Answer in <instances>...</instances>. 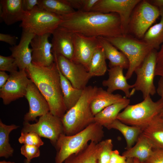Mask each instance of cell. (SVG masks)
Instances as JSON below:
<instances>
[{"mask_svg": "<svg viewBox=\"0 0 163 163\" xmlns=\"http://www.w3.org/2000/svg\"><path fill=\"white\" fill-rule=\"evenodd\" d=\"M26 71L47 101L50 112L62 118L67 111L61 90L58 69L55 62L48 66L32 64Z\"/></svg>", "mask_w": 163, "mask_h": 163, "instance_id": "cell-2", "label": "cell"}, {"mask_svg": "<svg viewBox=\"0 0 163 163\" xmlns=\"http://www.w3.org/2000/svg\"><path fill=\"white\" fill-rule=\"evenodd\" d=\"M62 16L48 11L36 6L31 11L25 12L20 25L22 30L37 35L52 34L59 26Z\"/></svg>", "mask_w": 163, "mask_h": 163, "instance_id": "cell-7", "label": "cell"}, {"mask_svg": "<svg viewBox=\"0 0 163 163\" xmlns=\"http://www.w3.org/2000/svg\"><path fill=\"white\" fill-rule=\"evenodd\" d=\"M157 52L153 50L146 57L141 65L134 72L136 78L133 89L140 91L143 99L149 96L154 95L156 90L154 83Z\"/></svg>", "mask_w": 163, "mask_h": 163, "instance_id": "cell-10", "label": "cell"}, {"mask_svg": "<svg viewBox=\"0 0 163 163\" xmlns=\"http://www.w3.org/2000/svg\"><path fill=\"white\" fill-rule=\"evenodd\" d=\"M144 163H163V149H154L151 155Z\"/></svg>", "mask_w": 163, "mask_h": 163, "instance_id": "cell-38", "label": "cell"}, {"mask_svg": "<svg viewBox=\"0 0 163 163\" xmlns=\"http://www.w3.org/2000/svg\"><path fill=\"white\" fill-rule=\"evenodd\" d=\"M127 158L120 155L117 150H113L111 153L109 163H126Z\"/></svg>", "mask_w": 163, "mask_h": 163, "instance_id": "cell-39", "label": "cell"}, {"mask_svg": "<svg viewBox=\"0 0 163 163\" xmlns=\"http://www.w3.org/2000/svg\"><path fill=\"white\" fill-rule=\"evenodd\" d=\"M97 88L96 86L86 87L83 89L78 102L63 115L61 119L65 134H75L94 122V115L91 110V103Z\"/></svg>", "mask_w": 163, "mask_h": 163, "instance_id": "cell-3", "label": "cell"}, {"mask_svg": "<svg viewBox=\"0 0 163 163\" xmlns=\"http://www.w3.org/2000/svg\"><path fill=\"white\" fill-rule=\"evenodd\" d=\"M24 97L29 104V110L24 116V121H36V118L50 112L46 100L32 81L28 85Z\"/></svg>", "mask_w": 163, "mask_h": 163, "instance_id": "cell-15", "label": "cell"}, {"mask_svg": "<svg viewBox=\"0 0 163 163\" xmlns=\"http://www.w3.org/2000/svg\"><path fill=\"white\" fill-rule=\"evenodd\" d=\"M39 148L33 145L24 144L21 148V153L29 161L34 158L39 157L40 155Z\"/></svg>", "mask_w": 163, "mask_h": 163, "instance_id": "cell-36", "label": "cell"}, {"mask_svg": "<svg viewBox=\"0 0 163 163\" xmlns=\"http://www.w3.org/2000/svg\"><path fill=\"white\" fill-rule=\"evenodd\" d=\"M104 133L103 127L94 122L73 135L62 134L55 146L56 150L55 163H63L69 156L84 148L89 142L99 143L102 141Z\"/></svg>", "mask_w": 163, "mask_h": 163, "instance_id": "cell-4", "label": "cell"}, {"mask_svg": "<svg viewBox=\"0 0 163 163\" xmlns=\"http://www.w3.org/2000/svg\"><path fill=\"white\" fill-rule=\"evenodd\" d=\"M153 149L151 142L142 133L135 144L124 151L122 155L127 158H137L144 163L151 155Z\"/></svg>", "mask_w": 163, "mask_h": 163, "instance_id": "cell-24", "label": "cell"}, {"mask_svg": "<svg viewBox=\"0 0 163 163\" xmlns=\"http://www.w3.org/2000/svg\"><path fill=\"white\" fill-rule=\"evenodd\" d=\"M37 134L34 132H21L18 141L21 144L31 145L39 148L44 142Z\"/></svg>", "mask_w": 163, "mask_h": 163, "instance_id": "cell-34", "label": "cell"}, {"mask_svg": "<svg viewBox=\"0 0 163 163\" xmlns=\"http://www.w3.org/2000/svg\"><path fill=\"white\" fill-rule=\"evenodd\" d=\"M130 102V100L126 97L106 107L94 116V122L107 128L117 119L120 111L129 105Z\"/></svg>", "mask_w": 163, "mask_h": 163, "instance_id": "cell-21", "label": "cell"}, {"mask_svg": "<svg viewBox=\"0 0 163 163\" xmlns=\"http://www.w3.org/2000/svg\"><path fill=\"white\" fill-rule=\"evenodd\" d=\"M140 0H99L91 11L115 13L119 16L123 35L128 34L132 13Z\"/></svg>", "mask_w": 163, "mask_h": 163, "instance_id": "cell-11", "label": "cell"}, {"mask_svg": "<svg viewBox=\"0 0 163 163\" xmlns=\"http://www.w3.org/2000/svg\"><path fill=\"white\" fill-rule=\"evenodd\" d=\"M9 77L5 71H0V89L2 88L6 83Z\"/></svg>", "mask_w": 163, "mask_h": 163, "instance_id": "cell-43", "label": "cell"}, {"mask_svg": "<svg viewBox=\"0 0 163 163\" xmlns=\"http://www.w3.org/2000/svg\"><path fill=\"white\" fill-rule=\"evenodd\" d=\"M149 2L159 9L163 8V0H153L149 1Z\"/></svg>", "mask_w": 163, "mask_h": 163, "instance_id": "cell-44", "label": "cell"}, {"mask_svg": "<svg viewBox=\"0 0 163 163\" xmlns=\"http://www.w3.org/2000/svg\"><path fill=\"white\" fill-rule=\"evenodd\" d=\"M126 97L118 94L110 93L101 87L98 88L91 103L92 112L94 116L106 107L121 101Z\"/></svg>", "mask_w": 163, "mask_h": 163, "instance_id": "cell-26", "label": "cell"}, {"mask_svg": "<svg viewBox=\"0 0 163 163\" xmlns=\"http://www.w3.org/2000/svg\"><path fill=\"white\" fill-rule=\"evenodd\" d=\"M142 134L150 141L154 149H163V121L160 114L142 129Z\"/></svg>", "mask_w": 163, "mask_h": 163, "instance_id": "cell-23", "label": "cell"}, {"mask_svg": "<svg viewBox=\"0 0 163 163\" xmlns=\"http://www.w3.org/2000/svg\"><path fill=\"white\" fill-rule=\"evenodd\" d=\"M160 16L159 9L148 1L141 0L134 9L129 25L131 31L136 37L143 38L151 25Z\"/></svg>", "mask_w": 163, "mask_h": 163, "instance_id": "cell-8", "label": "cell"}, {"mask_svg": "<svg viewBox=\"0 0 163 163\" xmlns=\"http://www.w3.org/2000/svg\"><path fill=\"white\" fill-rule=\"evenodd\" d=\"M51 34L35 35L30 45L32 50V64L38 66H48L54 62V56L52 52V45L49 40Z\"/></svg>", "mask_w": 163, "mask_h": 163, "instance_id": "cell-16", "label": "cell"}, {"mask_svg": "<svg viewBox=\"0 0 163 163\" xmlns=\"http://www.w3.org/2000/svg\"><path fill=\"white\" fill-rule=\"evenodd\" d=\"M31 82L25 70H19L10 73L6 83L0 89V97L3 104H9L24 97L27 88Z\"/></svg>", "mask_w": 163, "mask_h": 163, "instance_id": "cell-13", "label": "cell"}, {"mask_svg": "<svg viewBox=\"0 0 163 163\" xmlns=\"http://www.w3.org/2000/svg\"><path fill=\"white\" fill-rule=\"evenodd\" d=\"M18 66L15 59L11 56L0 55V70L8 71L10 73L18 71Z\"/></svg>", "mask_w": 163, "mask_h": 163, "instance_id": "cell-35", "label": "cell"}, {"mask_svg": "<svg viewBox=\"0 0 163 163\" xmlns=\"http://www.w3.org/2000/svg\"><path fill=\"white\" fill-rule=\"evenodd\" d=\"M101 148L100 142H91L82 150L68 157L63 163H98Z\"/></svg>", "mask_w": 163, "mask_h": 163, "instance_id": "cell-22", "label": "cell"}, {"mask_svg": "<svg viewBox=\"0 0 163 163\" xmlns=\"http://www.w3.org/2000/svg\"><path fill=\"white\" fill-rule=\"evenodd\" d=\"M53 54L57 67L73 86L82 90L87 86L92 77L84 66L61 55Z\"/></svg>", "mask_w": 163, "mask_h": 163, "instance_id": "cell-12", "label": "cell"}, {"mask_svg": "<svg viewBox=\"0 0 163 163\" xmlns=\"http://www.w3.org/2000/svg\"><path fill=\"white\" fill-rule=\"evenodd\" d=\"M107 128L117 130L122 134L126 141V150L130 148L134 145L142 132V129L141 128L127 125L117 119Z\"/></svg>", "mask_w": 163, "mask_h": 163, "instance_id": "cell-28", "label": "cell"}, {"mask_svg": "<svg viewBox=\"0 0 163 163\" xmlns=\"http://www.w3.org/2000/svg\"><path fill=\"white\" fill-rule=\"evenodd\" d=\"M122 68L116 66L107 69L109 77L102 82L104 87H107V91L111 93L117 90L123 91L126 98H130L134 93L135 90L133 89L131 92L129 89L133 88V85H130L127 83V79L124 75Z\"/></svg>", "mask_w": 163, "mask_h": 163, "instance_id": "cell-19", "label": "cell"}, {"mask_svg": "<svg viewBox=\"0 0 163 163\" xmlns=\"http://www.w3.org/2000/svg\"><path fill=\"white\" fill-rule=\"evenodd\" d=\"M163 108V100L154 101L149 96L139 103L128 105L118 115L117 119L127 125L142 129Z\"/></svg>", "mask_w": 163, "mask_h": 163, "instance_id": "cell-6", "label": "cell"}, {"mask_svg": "<svg viewBox=\"0 0 163 163\" xmlns=\"http://www.w3.org/2000/svg\"><path fill=\"white\" fill-rule=\"evenodd\" d=\"M39 4V0H22V9L25 12L32 10Z\"/></svg>", "mask_w": 163, "mask_h": 163, "instance_id": "cell-40", "label": "cell"}, {"mask_svg": "<svg viewBox=\"0 0 163 163\" xmlns=\"http://www.w3.org/2000/svg\"><path fill=\"white\" fill-rule=\"evenodd\" d=\"M30 161H27L26 159H25L24 161V163H30Z\"/></svg>", "mask_w": 163, "mask_h": 163, "instance_id": "cell-48", "label": "cell"}, {"mask_svg": "<svg viewBox=\"0 0 163 163\" xmlns=\"http://www.w3.org/2000/svg\"><path fill=\"white\" fill-rule=\"evenodd\" d=\"M101 149L98 158V163H109L113 145L111 139H107L100 142Z\"/></svg>", "mask_w": 163, "mask_h": 163, "instance_id": "cell-33", "label": "cell"}, {"mask_svg": "<svg viewBox=\"0 0 163 163\" xmlns=\"http://www.w3.org/2000/svg\"><path fill=\"white\" fill-rule=\"evenodd\" d=\"M22 3V0H1L0 21L7 25L21 21L25 13Z\"/></svg>", "mask_w": 163, "mask_h": 163, "instance_id": "cell-20", "label": "cell"}, {"mask_svg": "<svg viewBox=\"0 0 163 163\" xmlns=\"http://www.w3.org/2000/svg\"><path fill=\"white\" fill-rule=\"evenodd\" d=\"M160 22L150 27L145 34L143 40L153 49H158L163 43V8H159Z\"/></svg>", "mask_w": 163, "mask_h": 163, "instance_id": "cell-29", "label": "cell"}, {"mask_svg": "<svg viewBox=\"0 0 163 163\" xmlns=\"http://www.w3.org/2000/svg\"><path fill=\"white\" fill-rule=\"evenodd\" d=\"M155 75L163 78V43L157 53Z\"/></svg>", "mask_w": 163, "mask_h": 163, "instance_id": "cell-37", "label": "cell"}, {"mask_svg": "<svg viewBox=\"0 0 163 163\" xmlns=\"http://www.w3.org/2000/svg\"><path fill=\"white\" fill-rule=\"evenodd\" d=\"M21 132L35 133L40 137L49 139L55 146L60 136L64 133V130L61 118L50 112L40 117L35 123L24 121Z\"/></svg>", "mask_w": 163, "mask_h": 163, "instance_id": "cell-9", "label": "cell"}, {"mask_svg": "<svg viewBox=\"0 0 163 163\" xmlns=\"http://www.w3.org/2000/svg\"><path fill=\"white\" fill-rule=\"evenodd\" d=\"M35 35L28 31L23 30L18 45L9 49L11 56L15 59L19 70H25L32 64V50L30 48V42Z\"/></svg>", "mask_w": 163, "mask_h": 163, "instance_id": "cell-17", "label": "cell"}, {"mask_svg": "<svg viewBox=\"0 0 163 163\" xmlns=\"http://www.w3.org/2000/svg\"><path fill=\"white\" fill-rule=\"evenodd\" d=\"M0 163H15L14 162H12L11 161H6L5 160L1 161Z\"/></svg>", "mask_w": 163, "mask_h": 163, "instance_id": "cell-47", "label": "cell"}, {"mask_svg": "<svg viewBox=\"0 0 163 163\" xmlns=\"http://www.w3.org/2000/svg\"><path fill=\"white\" fill-rule=\"evenodd\" d=\"M99 43L104 49L106 59L109 61L110 68L119 66L128 69L129 64L125 55L108 41L105 37H97Z\"/></svg>", "mask_w": 163, "mask_h": 163, "instance_id": "cell-25", "label": "cell"}, {"mask_svg": "<svg viewBox=\"0 0 163 163\" xmlns=\"http://www.w3.org/2000/svg\"><path fill=\"white\" fill-rule=\"evenodd\" d=\"M126 163H133V158H127Z\"/></svg>", "mask_w": 163, "mask_h": 163, "instance_id": "cell-45", "label": "cell"}, {"mask_svg": "<svg viewBox=\"0 0 163 163\" xmlns=\"http://www.w3.org/2000/svg\"><path fill=\"white\" fill-rule=\"evenodd\" d=\"M133 163H144L140 161L138 159L136 158H133Z\"/></svg>", "mask_w": 163, "mask_h": 163, "instance_id": "cell-46", "label": "cell"}, {"mask_svg": "<svg viewBox=\"0 0 163 163\" xmlns=\"http://www.w3.org/2000/svg\"><path fill=\"white\" fill-rule=\"evenodd\" d=\"M160 115L161 116V118H162V120L163 121V115Z\"/></svg>", "mask_w": 163, "mask_h": 163, "instance_id": "cell-49", "label": "cell"}, {"mask_svg": "<svg viewBox=\"0 0 163 163\" xmlns=\"http://www.w3.org/2000/svg\"><path fill=\"white\" fill-rule=\"evenodd\" d=\"M73 34L64 27L56 28L52 34L53 54L61 55L72 60L74 53Z\"/></svg>", "mask_w": 163, "mask_h": 163, "instance_id": "cell-18", "label": "cell"}, {"mask_svg": "<svg viewBox=\"0 0 163 163\" xmlns=\"http://www.w3.org/2000/svg\"><path fill=\"white\" fill-rule=\"evenodd\" d=\"M156 91L161 98L163 100V78H160L158 83V86ZM161 115H163V108L160 113Z\"/></svg>", "mask_w": 163, "mask_h": 163, "instance_id": "cell-42", "label": "cell"}, {"mask_svg": "<svg viewBox=\"0 0 163 163\" xmlns=\"http://www.w3.org/2000/svg\"><path fill=\"white\" fill-rule=\"evenodd\" d=\"M57 69L60 76L63 101L67 111L78 102L82 95L83 90L78 89L73 86L58 68Z\"/></svg>", "mask_w": 163, "mask_h": 163, "instance_id": "cell-27", "label": "cell"}, {"mask_svg": "<svg viewBox=\"0 0 163 163\" xmlns=\"http://www.w3.org/2000/svg\"><path fill=\"white\" fill-rule=\"evenodd\" d=\"M74 53L71 61L83 65L88 71L95 50L101 46L97 37L73 33Z\"/></svg>", "mask_w": 163, "mask_h": 163, "instance_id": "cell-14", "label": "cell"}, {"mask_svg": "<svg viewBox=\"0 0 163 163\" xmlns=\"http://www.w3.org/2000/svg\"><path fill=\"white\" fill-rule=\"evenodd\" d=\"M18 38L15 36L3 33L0 34V41L7 43L11 46L16 45Z\"/></svg>", "mask_w": 163, "mask_h": 163, "instance_id": "cell-41", "label": "cell"}, {"mask_svg": "<svg viewBox=\"0 0 163 163\" xmlns=\"http://www.w3.org/2000/svg\"><path fill=\"white\" fill-rule=\"evenodd\" d=\"M38 6L48 11L64 16L75 12L66 0H39Z\"/></svg>", "mask_w": 163, "mask_h": 163, "instance_id": "cell-31", "label": "cell"}, {"mask_svg": "<svg viewBox=\"0 0 163 163\" xmlns=\"http://www.w3.org/2000/svg\"><path fill=\"white\" fill-rule=\"evenodd\" d=\"M126 56L129 62V67L125 75L129 79L135 70L153 50L143 40H140L128 34L105 37Z\"/></svg>", "mask_w": 163, "mask_h": 163, "instance_id": "cell-5", "label": "cell"}, {"mask_svg": "<svg viewBox=\"0 0 163 163\" xmlns=\"http://www.w3.org/2000/svg\"><path fill=\"white\" fill-rule=\"evenodd\" d=\"M104 49L101 46L94 51L90 62L88 72L92 77L105 74L108 69Z\"/></svg>", "mask_w": 163, "mask_h": 163, "instance_id": "cell-32", "label": "cell"}, {"mask_svg": "<svg viewBox=\"0 0 163 163\" xmlns=\"http://www.w3.org/2000/svg\"><path fill=\"white\" fill-rule=\"evenodd\" d=\"M62 16L59 26L73 33L91 37H108L123 35L119 15L91 11H76Z\"/></svg>", "mask_w": 163, "mask_h": 163, "instance_id": "cell-1", "label": "cell"}, {"mask_svg": "<svg viewBox=\"0 0 163 163\" xmlns=\"http://www.w3.org/2000/svg\"><path fill=\"white\" fill-rule=\"evenodd\" d=\"M19 126L12 124L7 125L0 120V157L7 158L12 156L14 149L9 142V135L13 130Z\"/></svg>", "mask_w": 163, "mask_h": 163, "instance_id": "cell-30", "label": "cell"}]
</instances>
